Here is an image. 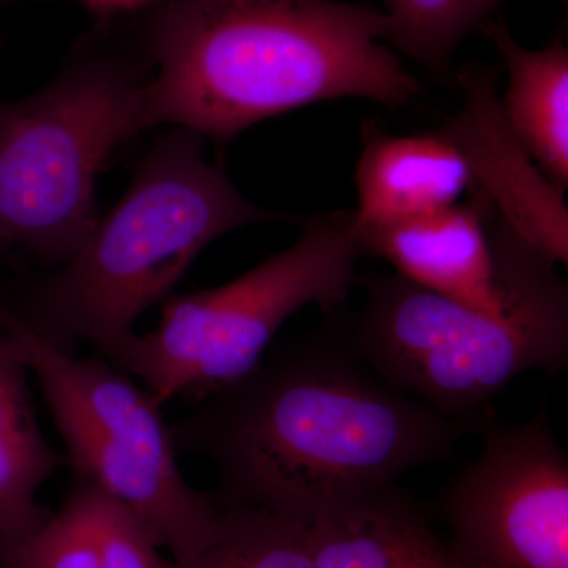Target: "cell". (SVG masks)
Returning a JSON list of instances; mask_svg holds the SVG:
<instances>
[{
  "mask_svg": "<svg viewBox=\"0 0 568 568\" xmlns=\"http://www.w3.org/2000/svg\"><path fill=\"white\" fill-rule=\"evenodd\" d=\"M564 2H566V0H564Z\"/></svg>",
  "mask_w": 568,
  "mask_h": 568,
  "instance_id": "cell-21",
  "label": "cell"
},
{
  "mask_svg": "<svg viewBox=\"0 0 568 568\" xmlns=\"http://www.w3.org/2000/svg\"><path fill=\"white\" fill-rule=\"evenodd\" d=\"M220 504V503H219ZM222 506V530L200 555L170 568H316L301 519Z\"/></svg>",
  "mask_w": 568,
  "mask_h": 568,
  "instance_id": "cell-15",
  "label": "cell"
},
{
  "mask_svg": "<svg viewBox=\"0 0 568 568\" xmlns=\"http://www.w3.org/2000/svg\"><path fill=\"white\" fill-rule=\"evenodd\" d=\"M386 11L335 0H166L148 29L149 125L233 140L321 102L405 106L424 93L384 40Z\"/></svg>",
  "mask_w": 568,
  "mask_h": 568,
  "instance_id": "cell-2",
  "label": "cell"
},
{
  "mask_svg": "<svg viewBox=\"0 0 568 568\" xmlns=\"http://www.w3.org/2000/svg\"><path fill=\"white\" fill-rule=\"evenodd\" d=\"M0 351L39 379L78 481L125 507L173 562L211 547L222 506L182 476L173 429L144 387L103 355L51 345L9 308L0 313Z\"/></svg>",
  "mask_w": 568,
  "mask_h": 568,
  "instance_id": "cell-5",
  "label": "cell"
},
{
  "mask_svg": "<svg viewBox=\"0 0 568 568\" xmlns=\"http://www.w3.org/2000/svg\"><path fill=\"white\" fill-rule=\"evenodd\" d=\"M178 452L215 467L223 506L306 519L446 462L473 432L384 383L345 331L264 355L171 425Z\"/></svg>",
  "mask_w": 568,
  "mask_h": 568,
  "instance_id": "cell-1",
  "label": "cell"
},
{
  "mask_svg": "<svg viewBox=\"0 0 568 568\" xmlns=\"http://www.w3.org/2000/svg\"><path fill=\"white\" fill-rule=\"evenodd\" d=\"M148 77L114 58L74 62L47 89L0 104V244L65 264L99 222L97 178L149 129Z\"/></svg>",
  "mask_w": 568,
  "mask_h": 568,
  "instance_id": "cell-6",
  "label": "cell"
},
{
  "mask_svg": "<svg viewBox=\"0 0 568 568\" xmlns=\"http://www.w3.org/2000/svg\"><path fill=\"white\" fill-rule=\"evenodd\" d=\"M0 568H106L88 485L74 481L62 507L36 532L0 548Z\"/></svg>",
  "mask_w": 568,
  "mask_h": 568,
  "instance_id": "cell-17",
  "label": "cell"
},
{
  "mask_svg": "<svg viewBox=\"0 0 568 568\" xmlns=\"http://www.w3.org/2000/svg\"><path fill=\"white\" fill-rule=\"evenodd\" d=\"M9 252H10L9 246L0 244V265L3 264V256H6V254ZM2 310H3V306H0V313H2Z\"/></svg>",
  "mask_w": 568,
  "mask_h": 568,
  "instance_id": "cell-19",
  "label": "cell"
},
{
  "mask_svg": "<svg viewBox=\"0 0 568 568\" xmlns=\"http://www.w3.org/2000/svg\"><path fill=\"white\" fill-rule=\"evenodd\" d=\"M480 31L495 44L507 69L503 114L549 181L568 186V48L560 40L526 50L503 21L491 18Z\"/></svg>",
  "mask_w": 568,
  "mask_h": 568,
  "instance_id": "cell-13",
  "label": "cell"
},
{
  "mask_svg": "<svg viewBox=\"0 0 568 568\" xmlns=\"http://www.w3.org/2000/svg\"><path fill=\"white\" fill-rule=\"evenodd\" d=\"M361 256L351 211L313 216L290 248L233 282L168 298L159 327L134 334L111 362L160 407L178 396L200 402L253 372L305 306L346 305Z\"/></svg>",
  "mask_w": 568,
  "mask_h": 568,
  "instance_id": "cell-7",
  "label": "cell"
},
{
  "mask_svg": "<svg viewBox=\"0 0 568 568\" xmlns=\"http://www.w3.org/2000/svg\"><path fill=\"white\" fill-rule=\"evenodd\" d=\"M388 41L439 78L450 77L459 43L506 0H384Z\"/></svg>",
  "mask_w": 568,
  "mask_h": 568,
  "instance_id": "cell-16",
  "label": "cell"
},
{
  "mask_svg": "<svg viewBox=\"0 0 568 568\" xmlns=\"http://www.w3.org/2000/svg\"><path fill=\"white\" fill-rule=\"evenodd\" d=\"M439 508L470 567L568 568V455L547 403L523 424L488 426Z\"/></svg>",
  "mask_w": 568,
  "mask_h": 568,
  "instance_id": "cell-8",
  "label": "cell"
},
{
  "mask_svg": "<svg viewBox=\"0 0 568 568\" xmlns=\"http://www.w3.org/2000/svg\"><path fill=\"white\" fill-rule=\"evenodd\" d=\"M276 220L283 215L250 203L209 163L201 134L178 130L156 142L119 204L13 315L65 353L82 343L111 362L205 246Z\"/></svg>",
  "mask_w": 568,
  "mask_h": 568,
  "instance_id": "cell-3",
  "label": "cell"
},
{
  "mask_svg": "<svg viewBox=\"0 0 568 568\" xmlns=\"http://www.w3.org/2000/svg\"><path fill=\"white\" fill-rule=\"evenodd\" d=\"M13 2V0H0V3Z\"/></svg>",
  "mask_w": 568,
  "mask_h": 568,
  "instance_id": "cell-20",
  "label": "cell"
},
{
  "mask_svg": "<svg viewBox=\"0 0 568 568\" xmlns=\"http://www.w3.org/2000/svg\"><path fill=\"white\" fill-rule=\"evenodd\" d=\"M93 10L103 11V13H119V11H130L141 9L148 6L152 0H82Z\"/></svg>",
  "mask_w": 568,
  "mask_h": 568,
  "instance_id": "cell-18",
  "label": "cell"
},
{
  "mask_svg": "<svg viewBox=\"0 0 568 568\" xmlns=\"http://www.w3.org/2000/svg\"><path fill=\"white\" fill-rule=\"evenodd\" d=\"M353 234L361 254L381 257L395 274L491 315L506 312L529 246L474 190L466 203Z\"/></svg>",
  "mask_w": 568,
  "mask_h": 568,
  "instance_id": "cell-9",
  "label": "cell"
},
{
  "mask_svg": "<svg viewBox=\"0 0 568 568\" xmlns=\"http://www.w3.org/2000/svg\"><path fill=\"white\" fill-rule=\"evenodd\" d=\"M305 526L316 568H474L396 484L325 507Z\"/></svg>",
  "mask_w": 568,
  "mask_h": 568,
  "instance_id": "cell-12",
  "label": "cell"
},
{
  "mask_svg": "<svg viewBox=\"0 0 568 568\" xmlns=\"http://www.w3.org/2000/svg\"><path fill=\"white\" fill-rule=\"evenodd\" d=\"M28 368L0 351V548L31 536L50 517L37 495L67 459L41 432Z\"/></svg>",
  "mask_w": 568,
  "mask_h": 568,
  "instance_id": "cell-14",
  "label": "cell"
},
{
  "mask_svg": "<svg viewBox=\"0 0 568 568\" xmlns=\"http://www.w3.org/2000/svg\"><path fill=\"white\" fill-rule=\"evenodd\" d=\"M357 284L365 305L345 331L354 353L399 394L470 429L488 428L493 399L523 373L567 369V282L532 246L519 261L503 315L398 274Z\"/></svg>",
  "mask_w": 568,
  "mask_h": 568,
  "instance_id": "cell-4",
  "label": "cell"
},
{
  "mask_svg": "<svg viewBox=\"0 0 568 568\" xmlns=\"http://www.w3.org/2000/svg\"><path fill=\"white\" fill-rule=\"evenodd\" d=\"M463 103L439 130L457 145L480 193L500 220L552 263H568V207L504 118L497 74L466 65L457 74Z\"/></svg>",
  "mask_w": 568,
  "mask_h": 568,
  "instance_id": "cell-10",
  "label": "cell"
},
{
  "mask_svg": "<svg viewBox=\"0 0 568 568\" xmlns=\"http://www.w3.org/2000/svg\"><path fill=\"white\" fill-rule=\"evenodd\" d=\"M470 183L465 156L439 130L392 134L376 121L364 122L351 224L390 226L444 211L462 201Z\"/></svg>",
  "mask_w": 568,
  "mask_h": 568,
  "instance_id": "cell-11",
  "label": "cell"
}]
</instances>
